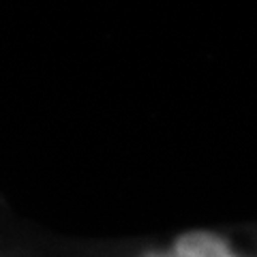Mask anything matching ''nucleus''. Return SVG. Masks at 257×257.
I'll return each instance as SVG.
<instances>
[{
	"mask_svg": "<svg viewBox=\"0 0 257 257\" xmlns=\"http://www.w3.org/2000/svg\"><path fill=\"white\" fill-rule=\"evenodd\" d=\"M142 257H257V251L221 231L191 229Z\"/></svg>",
	"mask_w": 257,
	"mask_h": 257,
	"instance_id": "nucleus-1",
	"label": "nucleus"
}]
</instances>
